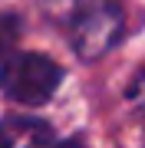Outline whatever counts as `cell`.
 I'll return each mask as SVG.
<instances>
[{"label":"cell","mask_w":145,"mask_h":148,"mask_svg":"<svg viewBox=\"0 0 145 148\" xmlns=\"http://www.w3.org/2000/svg\"><path fill=\"white\" fill-rule=\"evenodd\" d=\"M49 20L69 33V46L82 63H96L119 46L125 33V13L119 0H40Z\"/></svg>","instance_id":"6da1fadb"},{"label":"cell","mask_w":145,"mask_h":148,"mask_svg":"<svg viewBox=\"0 0 145 148\" xmlns=\"http://www.w3.org/2000/svg\"><path fill=\"white\" fill-rule=\"evenodd\" d=\"M63 82V69L43 53H10L0 63V92L20 106H43Z\"/></svg>","instance_id":"7a4b0ae2"},{"label":"cell","mask_w":145,"mask_h":148,"mask_svg":"<svg viewBox=\"0 0 145 148\" xmlns=\"http://www.w3.org/2000/svg\"><path fill=\"white\" fill-rule=\"evenodd\" d=\"M56 142V132L43 119L10 115L0 122V148H53Z\"/></svg>","instance_id":"3957f363"},{"label":"cell","mask_w":145,"mask_h":148,"mask_svg":"<svg viewBox=\"0 0 145 148\" xmlns=\"http://www.w3.org/2000/svg\"><path fill=\"white\" fill-rule=\"evenodd\" d=\"M129 99L135 102V109L145 115V73H139V76H135V82L129 86Z\"/></svg>","instance_id":"277c9868"},{"label":"cell","mask_w":145,"mask_h":148,"mask_svg":"<svg viewBox=\"0 0 145 148\" xmlns=\"http://www.w3.org/2000/svg\"><path fill=\"white\" fill-rule=\"evenodd\" d=\"M10 23H0V59L3 56H10Z\"/></svg>","instance_id":"5b68a950"},{"label":"cell","mask_w":145,"mask_h":148,"mask_svg":"<svg viewBox=\"0 0 145 148\" xmlns=\"http://www.w3.org/2000/svg\"><path fill=\"white\" fill-rule=\"evenodd\" d=\"M53 148H82V142H79V138H59Z\"/></svg>","instance_id":"8992f818"}]
</instances>
